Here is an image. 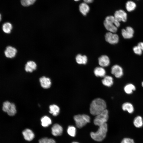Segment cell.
<instances>
[{
  "label": "cell",
  "instance_id": "3957f363",
  "mask_svg": "<svg viewBox=\"0 0 143 143\" xmlns=\"http://www.w3.org/2000/svg\"><path fill=\"white\" fill-rule=\"evenodd\" d=\"M76 126L81 128L85 126L87 123L90 122V118L88 115L85 114H78L74 117Z\"/></svg>",
  "mask_w": 143,
  "mask_h": 143
},
{
  "label": "cell",
  "instance_id": "f1b7e54d",
  "mask_svg": "<svg viewBox=\"0 0 143 143\" xmlns=\"http://www.w3.org/2000/svg\"><path fill=\"white\" fill-rule=\"evenodd\" d=\"M36 0H21L22 5L24 6H28L33 4Z\"/></svg>",
  "mask_w": 143,
  "mask_h": 143
},
{
  "label": "cell",
  "instance_id": "9a60e30c",
  "mask_svg": "<svg viewBox=\"0 0 143 143\" xmlns=\"http://www.w3.org/2000/svg\"><path fill=\"white\" fill-rule=\"evenodd\" d=\"M37 65L33 61H28L25 65V70L27 72H32L36 69Z\"/></svg>",
  "mask_w": 143,
  "mask_h": 143
},
{
  "label": "cell",
  "instance_id": "4fadbf2b",
  "mask_svg": "<svg viewBox=\"0 0 143 143\" xmlns=\"http://www.w3.org/2000/svg\"><path fill=\"white\" fill-rule=\"evenodd\" d=\"M24 139L26 140L30 141L34 138V135L33 132L30 129H27L22 132Z\"/></svg>",
  "mask_w": 143,
  "mask_h": 143
},
{
  "label": "cell",
  "instance_id": "277c9868",
  "mask_svg": "<svg viewBox=\"0 0 143 143\" xmlns=\"http://www.w3.org/2000/svg\"><path fill=\"white\" fill-rule=\"evenodd\" d=\"M108 118V111L106 109L101 113L96 116L94 120V123L96 125L100 126L106 123Z\"/></svg>",
  "mask_w": 143,
  "mask_h": 143
},
{
  "label": "cell",
  "instance_id": "ffe728a7",
  "mask_svg": "<svg viewBox=\"0 0 143 143\" xmlns=\"http://www.w3.org/2000/svg\"><path fill=\"white\" fill-rule=\"evenodd\" d=\"M136 7V5L134 1L129 0L125 4V8L127 11L131 12L135 10Z\"/></svg>",
  "mask_w": 143,
  "mask_h": 143
},
{
  "label": "cell",
  "instance_id": "60d3db41",
  "mask_svg": "<svg viewBox=\"0 0 143 143\" xmlns=\"http://www.w3.org/2000/svg\"></svg>",
  "mask_w": 143,
  "mask_h": 143
},
{
  "label": "cell",
  "instance_id": "5b68a950",
  "mask_svg": "<svg viewBox=\"0 0 143 143\" xmlns=\"http://www.w3.org/2000/svg\"><path fill=\"white\" fill-rule=\"evenodd\" d=\"M105 39L106 42L111 44L118 43L119 41V37L116 33L109 32L105 35Z\"/></svg>",
  "mask_w": 143,
  "mask_h": 143
},
{
  "label": "cell",
  "instance_id": "e575fe53",
  "mask_svg": "<svg viewBox=\"0 0 143 143\" xmlns=\"http://www.w3.org/2000/svg\"><path fill=\"white\" fill-rule=\"evenodd\" d=\"M114 24L116 27L118 28L120 26V22L115 19Z\"/></svg>",
  "mask_w": 143,
  "mask_h": 143
},
{
  "label": "cell",
  "instance_id": "83f0119b",
  "mask_svg": "<svg viewBox=\"0 0 143 143\" xmlns=\"http://www.w3.org/2000/svg\"><path fill=\"white\" fill-rule=\"evenodd\" d=\"M67 132L68 134L72 137H74L76 133V129L73 126H69L68 128Z\"/></svg>",
  "mask_w": 143,
  "mask_h": 143
},
{
  "label": "cell",
  "instance_id": "d6a6232c",
  "mask_svg": "<svg viewBox=\"0 0 143 143\" xmlns=\"http://www.w3.org/2000/svg\"><path fill=\"white\" fill-rule=\"evenodd\" d=\"M133 50L134 53L138 55H141L142 53V51L137 45L133 47Z\"/></svg>",
  "mask_w": 143,
  "mask_h": 143
},
{
  "label": "cell",
  "instance_id": "44dd1931",
  "mask_svg": "<svg viewBox=\"0 0 143 143\" xmlns=\"http://www.w3.org/2000/svg\"><path fill=\"white\" fill-rule=\"evenodd\" d=\"M76 61L80 64H85L87 61V58L85 55H82L80 54L77 55L75 57Z\"/></svg>",
  "mask_w": 143,
  "mask_h": 143
},
{
  "label": "cell",
  "instance_id": "e0dca14e",
  "mask_svg": "<svg viewBox=\"0 0 143 143\" xmlns=\"http://www.w3.org/2000/svg\"><path fill=\"white\" fill-rule=\"evenodd\" d=\"M102 82L104 86L108 87H110L113 83V79L111 76L106 75L104 77Z\"/></svg>",
  "mask_w": 143,
  "mask_h": 143
},
{
  "label": "cell",
  "instance_id": "2e32d148",
  "mask_svg": "<svg viewBox=\"0 0 143 143\" xmlns=\"http://www.w3.org/2000/svg\"><path fill=\"white\" fill-rule=\"evenodd\" d=\"M122 109L124 111H127L129 113H132L134 111V107L133 105L129 102L124 103L122 105Z\"/></svg>",
  "mask_w": 143,
  "mask_h": 143
},
{
  "label": "cell",
  "instance_id": "d590c367",
  "mask_svg": "<svg viewBox=\"0 0 143 143\" xmlns=\"http://www.w3.org/2000/svg\"><path fill=\"white\" fill-rule=\"evenodd\" d=\"M137 46L143 51V42H141L138 43Z\"/></svg>",
  "mask_w": 143,
  "mask_h": 143
},
{
  "label": "cell",
  "instance_id": "ab89813d",
  "mask_svg": "<svg viewBox=\"0 0 143 143\" xmlns=\"http://www.w3.org/2000/svg\"><path fill=\"white\" fill-rule=\"evenodd\" d=\"M75 1H79L80 0H74Z\"/></svg>",
  "mask_w": 143,
  "mask_h": 143
},
{
  "label": "cell",
  "instance_id": "cb8c5ba5",
  "mask_svg": "<svg viewBox=\"0 0 143 143\" xmlns=\"http://www.w3.org/2000/svg\"><path fill=\"white\" fill-rule=\"evenodd\" d=\"M133 124L134 126L137 128L141 127L143 125V120L142 117L140 116L135 117L133 120Z\"/></svg>",
  "mask_w": 143,
  "mask_h": 143
},
{
  "label": "cell",
  "instance_id": "7402d4cb",
  "mask_svg": "<svg viewBox=\"0 0 143 143\" xmlns=\"http://www.w3.org/2000/svg\"><path fill=\"white\" fill-rule=\"evenodd\" d=\"M136 88V87L134 84L132 83H128L124 86V90L126 93L130 94L135 90Z\"/></svg>",
  "mask_w": 143,
  "mask_h": 143
},
{
  "label": "cell",
  "instance_id": "ac0fdd59",
  "mask_svg": "<svg viewBox=\"0 0 143 143\" xmlns=\"http://www.w3.org/2000/svg\"><path fill=\"white\" fill-rule=\"evenodd\" d=\"M94 73L96 76L100 77H104L106 73L105 70L101 66L96 68L94 70Z\"/></svg>",
  "mask_w": 143,
  "mask_h": 143
},
{
  "label": "cell",
  "instance_id": "6da1fadb",
  "mask_svg": "<svg viewBox=\"0 0 143 143\" xmlns=\"http://www.w3.org/2000/svg\"><path fill=\"white\" fill-rule=\"evenodd\" d=\"M106 107L105 102L99 98L95 99L91 103L90 110L91 114L96 116L105 110Z\"/></svg>",
  "mask_w": 143,
  "mask_h": 143
},
{
  "label": "cell",
  "instance_id": "74e56055",
  "mask_svg": "<svg viewBox=\"0 0 143 143\" xmlns=\"http://www.w3.org/2000/svg\"><path fill=\"white\" fill-rule=\"evenodd\" d=\"M72 143H79L77 142H73Z\"/></svg>",
  "mask_w": 143,
  "mask_h": 143
},
{
  "label": "cell",
  "instance_id": "484cf974",
  "mask_svg": "<svg viewBox=\"0 0 143 143\" xmlns=\"http://www.w3.org/2000/svg\"><path fill=\"white\" fill-rule=\"evenodd\" d=\"M41 124L44 127H46L51 124L52 123L51 119L47 116L43 117L41 119Z\"/></svg>",
  "mask_w": 143,
  "mask_h": 143
},
{
  "label": "cell",
  "instance_id": "8fae6325",
  "mask_svg": "<svg viewBox=\"0 0 143 143\" xmlns=\"http://www.w3.org/2000/svg\"><path fill=\"white\" fill-rule=\"evenodd\" d=\"M52 133L53 135L55 136H60L63 132L62 127L57 124H54L51 128Z\"/></svg>",
  "mask_w": 143,
  "mask_h": 143
},
{
  "label": "cell",
  "instance_id": "8992f818",
  "mask_svg": "<svg viewBox=\"0 0 143 143\" xmlns=\"http://www.w3.org/2000/svg\"><path fill=\"white\" fill-rule=\"evenodd\" d=\"M114 16L116 20L120 22H125L127 20V14L123 10L120 9L116 11Z\"/></svg>",
  "mask_w": 143,
  "mask_h": 143
},
{
  "label": "cell",
  "instance_id": "9c48e42d",
  "mask_svg": "<svg viewBox=\"0 0 143 143\" xmlns=\"http://www.w3.org/2000/svg\"><path fill=\"white\" fill-rule=\"evenodd\" d=\"M17 53V50L15 48L11 46H7L5 51L4 53L6 57L8 58L14 57Z\"/></svg>",
  "mask_w": 143,
  "mask_h": 143
},
{
  "label": "cell",
  "instance_id": "d6986e66",
  "mask_svg": "<svg viewBox=\"0 0 143 143\" xmlns=\"http://www.w3.org/2000/svg\"><path fill=\"white\" fill-rule=\"evenodd\" d=\"M104 25L106 29L109 32L115 33L117 31L118 28L114 24L108 23L104 21Z\"/></svg>",
  "mask_w": 143,
  "mask_h": 143
},
{
  "label": "cell",
  "instance_id": "4316f807",
  "mask_svg": "<svg viewBox=\"0 0 143 143\" xmlns=\"http://www.w3.org/2000/svg\"><path fill=\"white\" fill-rule=\"evenodd\" d=\"M16 112L15 105L13 103H11V106L7 112L8 115L10 116L14 115Z\"/></svg>",
  "mask_w": 143,
  "mask_h": 143
},
{
  "label": "cell",
  "instance_id": "f35d334b",
  "mask_svg": "<svg viewBox=\"0 0 143 143\" xmlns=\"http://www.w3.org/2000/svg\"><path fill=\"white\" fill-rule=\"evenodd\" d=\"M141 85L143 87V81L142 82Z\"/></svg>",
  "mask_w": 143,
  "mask_h": 143
},
{
  "label": "cell",
  "instance_id": "603a6c76",
  "mask_svg": "<svg viewBox=\"0 0 143 143\" xmlns=\"http://www.w3.org/2000/svg\"><path fill=\"white\" fill-rule=\"evenodd\" d=\"M49 112L54 116H56L59 114L60 108L56 105H52L49 106Z\"/></svg>",
  "mask_w": 143,
  "mask_h": 143
},
{
  "label": "cell",
  "instance_id": "836d02e7",
  "mask_svg": "<svg viewBox=\"0 0 143 143\" xmlns=\"http://www.w3.org/2000/svg\"><path fill=\"white\" fill-rule=\"evenodd\" d=\"M121 143H135L133 140L131 138H125L123 139Z\"/></svg>",
  "mask_w": 143,
  "mask_h": 143
},
{
  "label": "cell",
  "instance_id": "1f68e13d",
  "mask_svg": "<svg viewBox=\"0 0 143 143\" xmlns=\"http://www.w3.org/2000/svg\"><path fill=\"white\" fill-rule=\"evenodd\" d=\"M115 20L114 16L110 15L107 16L104 21L107 23L114 24Z\"/></svg>",
  "mask_w": 143,
  "mask_h": 143
},
{
  "label": "cell",
  "instance_id": "ba28073f",
  "mask_svg": "<svg viewBox=\"0 0 143 143\" xmlns=\"http://www.w3.org/2000/svg\"><path fill=\"white\" fill-rule=\"evenodd\" d=\"M134 33L133 29L131 26H127L125 29H123L121 30L122 35L126 39L132 38L133 36Z\"/></svg>",
  "mask_w": 143,
  "mask_h": 143
},
{
  "label": "cell",
  "instance_id": "f546056e",
  "mask_svg": "<svg viewBox=\"0 0 143 143\" xmlns=\"http://www.w3.org/2000/svg\"><path fill=\"white\" fill-rule=\"evenodd\" d=\"M39 143H56V142L53 139L45 137L40 139L39 141Z\"/></svg>",
  "mask_w": 143,
  "mask_h": 143
},
{
  "label": "cell",
  "instance_id": "30bf717a",
  "mask_svg": "<svg viewBox=\"0 0 143 143\" xmlns=\"http://www.w3.org/2000/svg\"><path fill=\"white\" fill-rule=\"evenodd\" d=\"M99 64L102 67H107L110 64V60L109 57L105 55H102L98 59Z\"/></svg>",
  "mask_w": 143,
  "mask_h": 143
},
{
  "label": "cell",
  "instance_id": "5bb4252c",
  "mask_svg": "<svg viewBox=\"0 0 143 143\" xmlns=\"http://www.w3.org/2000/svg\"><path fill=\"white\" fill-rule=\"evenodd\" d=\"M79 10L83 15L86 16L89 12L90 8L87 3L83 2L81 3L79 5Z\"/></svg>",
  "mask_w": 143,
  "mask_h": 143
},
{
  "label": "cell",
  "instance_id": "d4e9b609",
  "mask_svg": "<svg viewBox=\"0 0 143 143\" xmlns=\"http://www.w3.org/2000/svg\"><path fill=\"white\" fill-rule=\"evenodd\" d=\"M12 28V24L9 22L4 23L2 26V29L3 32L7 34L10 33Z\"/></svg>",
  "mask_w": 143,
  "mask_h": 143
},
{
  "label": "cell",
  "instance_id": "7c38bea8",
  "mask_svg": "<svg viewBox=\"0 0 143 143\" xmlns=\"http://www.w3.org/2000/svg\"><path fill=\"white\" fill-rule=\"evenodd\" d=\"M39 81L41 86L43 88H48L51 86V80L49 78L43 77L40 78Z\"/></svg>",
  "mask_w": 143,
  "mask_h": 143
},
{
  "label": "cell",
  "instance_id": "8d00e7d4",
  "mask_svg": "<svg viewBox=\"0 0 143 143\" xmlns=\"http://www.w3.org/2000/svg\"><path fill=\"white\" fill-rule=\"evenodd\" d=\"M84 2L87 3H91L92 2L93 0H83Z\"/></svg>",
  "mask_w": 143,
  "mask_h": 143
},
{
  "label": "cell",
  "instance_id": "7a4b0ae2",
  "mask_svg": "<svg viewBox=\"0 0 143 143\" xmlns=\"http://www.w3.org/2000/svg\"><path fill=\"white\" fill-rule=\"evenodd\" d=\"M108 131V126L106 123L99 126L97 131L96 132L91 133V137L95 141H102L106 137Z\"/></svg>",
  "mask_w": 143,
  "mask_h": 143
},
{
  "label": "cell",
  "instance_id": "52a82bcc",
  "mask_svg": "<svg viewBox=\"0 0 143 143\" xmlns=\"http://www.w3.org/2000/svg\"><path fill=\"white\" fill-rule=\"evenodd\" d=\"M111 73L115 77L119 78L123 75V72L122 68L118 65H115L113 66L111 69Z\"/></svg>",
  "mask_w": 143,
  "mask_h": 143
},
{
  "label": "cell",
  "instance_id": "4dcf8cb0",
  "mask_svg": "<svg viewBox=\"0 0 143 143\" xmlns=\"http://www.w3.org/2000/svg\"><path fill=\"white\" fill-rule=\"evenodd\" d=\"M11 103L8 101L4 102L3 103L2 107L3 111L7 113L11 106Z\"/></svg>",
  "mask_w": 143,
  "mask_h": 143
}]
</instances>
